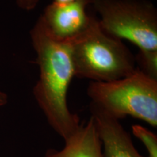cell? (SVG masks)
Instances as JSON below:
<instances>
[{"label": "cell", "mask_w": 157, "mask_h": 157, "mask_svg": "<svg viewBox=\"0 0 157 157\" xmlns=\"http://www.w3.org/2000/svg\"><path fill=\"white\" fill-rule=\"evenodd\" d=\"M30 36L39 67L33 95L50 126L65 140L82 124L78 115L68 106V88L75 76L70 42L52 38L39 17L31 29Z\"/></svg>", "instance_id": "1"}, {"label": "cell", "mask_w": 157, "mask_h": 157, "mask_svg": "<svg viewBox=\"0 0 157 157\" xmlns=\"http://www.w3.org/2000/svg\"><path fill=\"white\" fill-rule=\"evenodd\" d=\"M74 76L92 82L120 79L137 69L132 52L120 39L105 33L93 16L83 34L70 42Z\"/></svg>", "instance_id": "2"}, {"label": "cell", "mask_w": 157, "mask_h": 157, "mask_svg": "<svg viewBox=\"0 0 157 157\" xmlns=\"http://www.w3.org/2000/svg\"><path fill=\"white\" fill-rule=\"evenodd\" d=\"M90 103L115 119L127 116L157 127V81L138 68L112 82H91L87 87Z\"/></svg>", "instance_id": "3"}, {"label": "cell", "mask_w": 157, "mask_h": 157, "mask_svg": "<svg viewBox=\"0 0 157 157\" xmlns=\"http://www.w3.org/2000/svg\"><path fill=\"white\" fill-rule=\"evenodd\" d=\"M102 29L142 50H157V10L148 0H91Z\"/></svg>", "instance_id": "4"}, {"label": "cell", "mask_w": 157, "mask_h": 157, "mask_svg": "<svg viewBox=\"0 0 157 157\" xmlns=\"http://www.w3.org/2000/svg\"><path fill=\"white\" fill-rule=\"evenodd\" d=\"M91 0L69 3L52 2L39 17L50 36L59 42H71L88 29L94 15L87 12Z\"/></svg>", "instance_id": "5"}, {"label": "cell", "mask_w": 157, "mask_h": 157, "mask_svg": "<svg viewBox=\"0 0 157 157\" xmlns=\"http://www.w3.org/2000/svg\"><path fill=\"white\" fill-rule=\"evenodd\" d=\"M90 111L103 147L104 157H145L135 148L130 135L119 120L91 103Z\"/></svg>", "instance_id": "6"}, {"label": "cell", "mask_w": 157, "mask_h": 157, "mask_svg": "<svg viewBox=\"0 0 157 157\" xmlns=\"http://www.w3.org/2000/svg\"><path fill=\"white\" fill-rule=\"evenodd\" d=\"M64 141L61 150L48 149L44 157H104L101 140L92 117Z\"/></svg>", "instance_id": "7"}, {"label": "cell", "mask_w": 157, "mask_h": 157, "mask_svg": "<svg viewBox=\"0 0 157 157\" xmlns=\"http://www.w3.org/2000/svg\"><path fill=\"white\" fill-rule=\"evenodd\" d=\"M135 59L140 71L157 81V50H139Z\"/></svg>", "instance_id": "8"}, {"label": "cell", "mask_w": 157, "mask_h": 157, "mask_svg": "<svg viewBox=\"0 0 157 157\" xmlns=\"http://www.w3.org/2000/svg\"><path fill=\"white\" fill-rule=\"evenodd\" d=\"M132 134L142 141L148 153V157H157V136L149 129L139 124L132 127Z\"/></svg>", "instance_id": "9"}, {"label": "cell", "mask_w": 157, "mask_h": 157, "mask_svg": "<svg viewBox=\"0 0 157 157\" xmlns=\"http://www.w3.org/2000/svg\"><path fill=\"white\" fill-rule=\"evenodd\" d=\"M19 8L25 11L33 10L39 5L40 0H15Z\"/></svg>", "instance_id": "10"}, {"label": "cell", "mask_w": 157, "mask_h": 157, "mask_svg": "<svg viewBox=\"0 0 157 157\" xmlns=\"http://www.w3.org/2000/svg\"><path fill=\"white\" fill-rule=\"evenodd\" d=\"M8 102V96L4 92L0 91V108L5 105Z\"/></svg>", "instance_id": "11"}, {"label": "cell", "mask_w": 157, "mask_h": 157, "mask_svg": "<svg viewBox=\"0 0 157 157\" xmlns=\"http://www.w3.org/2000/svg\"><path fill=\"white\" fill-rule=\"evenodd\" d=\"M80 1V0H53L55 2L58 3H69V2H74Z\"/></svg>", "instance_id": "12"}]
</instances>
